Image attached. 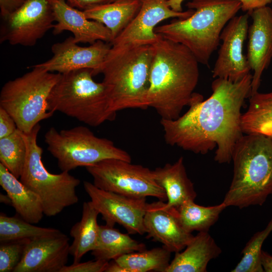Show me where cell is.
<instances>
[{"label":"cell","instance_id":"6da1fadb","mask_svg":"<svg viewBox=\"0 0 272 272\" xmlns=\"http://www.w3.org/2000/svg\"><path fill=\"white\" fill-rule=\"evenodd\" d=\"M252 79L250 73L237 82L215 78L212 94L205 100L194 93L184 114L174 120L161 119L167 144L202 155L216 149L215 161L230 163L244 134L241 109L251 95Z\"/></svg>","mask_w":272,"mask_h":272},{"label":"cell","instance_id":"7a4b0ae2","mask_svg":"<svg viewBox=\"0 0 272 272\" xmlns=\"http://www.w3.org/2000/svg\"><path fill=\"white\" fill-rule=\"evenodd\" d=\"M152 46L147 106L154 108L162 119H176L194 93L199 62L185 46L161 35Z\"/></svg>","mask_w":272,"mask_h":272},{"label":"cell","instance_id":"3957f363","mask_svg":"<svg viewBox=\"0 0 272 272\" xmlns=\"http://www.w3.org/2000/svg\"><path fill=\"white\" fill-rule=\"evenodd\" d=\"M186 6L194 11L190 17L174 19L157 26L155 32L184 45L199 63L208 66L220 44L223 29L241 9V3L238 0H192Z\"/></svg>","mask_w":272,"mask_h":272},{"label":"cell","instance_id":"277c9868","mask_svg":"<svg viewBox=\"0 0 272 272\" xmlns=\"http://www.w3.org/2000/svg\"><path fill=\"white\" fill-rule=\"evenodd\" d=\"M232 161L233 178L223 202L240 209L262 206L272 195V138L244 133Z\"/></svg>","mask_w":272,"mask_h":272},{"label":"cell","instance_id":"5b68a950","mask_svg":"<svg viewBox=\"0 0 272 272\" xmlns=\"http://www.w3.org/2000/svg\"><path fill=\"white\" fill-rule=\"evenodd\" d=\"M152 45L111 46L99 74L110 110L116 113L128 108H148L147 95L149 86Z\"/></svg>","mask_w":272,"mask_h":272},{"label":"cell","instance_id":"8992f818","mask_svg":"<svg viewBox=\"0 0 272 272\" xmlns=\"http://www.w3.org/2000/svg\"><path fill=\"white\" fill-rule=\"evenodd\" d=\"M47 99L48 110L59 111L92 126L115 119L103 82L93 79V71L81 69L60 74Z\"/></svg>","mask_w":272,"mask_h":272},{"label":"cell","instance_id":"52a82bcc","mask_svg":"<svg viewBox=\"0 0 272 272\" xmlns=\"http://www.w3.org/2000/svg\"><path fill=\"white\" fill-rule=\"evenodd\" d=\"M32 67L31 71L5 83L0 93V107L25 133L54 114L48 110L47 99L61 75L36 64Z\"/></svg>","mask_w":272,"mask_h":272},{"label":"cell","instance_id":"ba28073f","mask_svg":"<svg viewBox=\"0 0 272 272\" xmlns=\"http://www.w3.org/2000/svg\"><path fill=\"white\" fill-rule=\"evenodd\" d=\"M40 129L38 124L29 133H24L27 151L19 179L39 196L44 215L53 217L78 202L76 188L80 180L69 172L52 174L47 171L42 161L43 150L37 141Z\"/></svg>","mask_w":272,"mask_h":272},{"label":"cell","instance_id":"9c48e42d","mask_svg":"<svg viewBox=\"0 0 272 272\" xmlns=\"http://www.w3.org/2000/svg\"><path fill=\"white\" fill-rule=\"evenodd\" d=\"M44 141L61 171L86 167L107 159L131 162L126 151L116 147L110 140L97 137L84 126L59 131L50 127L44 135Z\"/></svg>","mask_w":272,"mask_h":272},{"label":"cell","instance_id":"30bf717a","mask_svg":"<svg viewBox=\"0 0 272 272\" xmlns=\"http://www.w3.org/2000/svg\"><path fill=\"white\" fill-rule=\"evenodd\" d=\"M97 187L123 195L152 196L166 201L164 190L154 179L152 170L143 165L118 159H107L86 167Z\"/></svg>","mask_w":272,"mask_h":272},{"label":"cell","instance_id":"8fae6325","mask_svg":"<svg viewBox=\"0 0 272 272\" xmlns=\"http://www.w3.org/2000/svg\"><path fill=\"white\" fill-rule=\"evenodd\" d=\"M54 22L52 0H25L15 13L1 19L0 42L33 46Z\"/></svg>","mask_w":272,"mask_h":272},{"label":"cell","instance_id":"7c38bea8","mask_svg":"<svg viewBox=\"0 0 272 272\" xmlns=\"http://www.w3.org/2000/svg\"><path fill=\"white\" fill-rule=\"evenodd\" d=\"M90 201L101 214L106 224H118L129 234L146 233L144 218L146 198H135L101 189L89 181L84 182Z\"/></svg>","mask_w":272,"mask_h":272},{"label":"cell","instance_id":"4fadbf2b","mask_svg":"<svg viewBox=\"0 0 272 272\" xmlns=\"http://www.w3.org/2000/svg\"><path fill=\"white\" fill-rule=\"evenodd\" d=\"M248 13L232 18L223 29L222 44L212 71L213 78L237 82L250 74L243 45L248 35Z\"/></svg>","mask_w":272,"mask_h":272},{"label":"cell","instance_id":"5bb4252c","mask_svg":"<svg viewBox=\"0 0 272 272\" xmlns=\"http://www.w3.org/2000/svg\"><path fill=\"white\" fill-rule=\"evenodd\" d=\"M137 15L127 26L112 41V46L153 45L161 37L155 32L157 25L169 18L184 19L194 10L177 12L172 9L168 0H141Z\"/></svg>","mask_w":272,"mask_h":272},{"label":"cell","instance_id":"9a60e30c","mask_svg":"<svg viewBox=\"0 0 272 272\" xmlns=\"http://www.w3.org/2000/svg\"><path fill=\"white\" fill-rule=\"evenodd\" d=\"M111 47L109 43L99 40L88 46H80L70 36L51 48L53 56L36 65L50 72L63 74L90 69L94 76L99 74L101 65Z\"/></svg>","mask_w":272,"mask_h":272},{"label":"cell","instance_id":"2e32d148","mask_svg":"<svg viewBox=\"0 0 272 272\" xmlns=\"http://www.w3.org/2000/svg\"><path fill=\"white\" fill-rule=\"evenodd\" d=\"M249 15L252 23L248 30L246 57L253 72L251 96L258 91L262 74L272 59V9L265 6Z\"/></svg>","mask_w":272,"mask_h":272},{"label":"cell","instance_id":"e0dca14e","mask_svg":"<svg viewBox=\"0 0 272 272\" xmlns=\"http://www.w3.org/2000/svg\"><path fill=\"white\" fill-rule=\"evenodd\" d=\"M147 238L163 244L171 252L184 249L194 236L181 225L175 208L162 200L147 203L144 218Z\"/></svg>","mask_w":272,"mask_h":272},{"label":"cell","instance_id":"ac0fdd59","mask_svg":"<svg viewBox=\"0 0 272 272\" xmlns=\"http://www.w3.org/2000/svg\"><path fill=\"white\" fill-rule=\"evenodd\" d=\"M69 241L64 234L30 240L13 272H60L67 262Z\"/></svg>","mask_w":272,"mask_h":272},{"label":"cell","instance_id":"d6986e66","mask_svg":"<svg viewBox=\"0 0 272 272\" xmlns=\"http://www.w3.org/2000/svg\"><path fill=\"white\" fill-rule=\"evenodd\" d=\"M52 6L56 22L52 28L54 35L68 31L72 33L77 43L91 44L99 40L111 43L109 30L102 24L87 18L84 11L71 6L64 0H52Z\"/></svg>","mask_w":272,"mask_h":272},{"label":"cell","instance_id":"ffe728a7","mask_svg":"<svg viewBox=\"0 0 272 272\" xmlns=\"http://www.w3.org/2000/svg\"><path fill=\"white\" fill-rule=\"evenodd\" d=\"M184 249L175 253L165 272H206L209 261L222 252L208 232H199Z\"/></svg>","mask_w":272,"mask_h":272},{"label":"cell","instance_id":"44dd1931","mask_svg":"<svg viewBox=\"0 0 272 272\" xmlns=\"http://www.w3.org/2000/svg\"><path fill=\"white\" fill-rule=\"evenodd\" d=\"M152 172L155 180L166 193L168 207L177 208L186 201L194 200L197 194L187 175L182 157L173 164L167 163L155 168Z\"/></svg>","mask_w":272,"mask_h":272},{"label":"cell","instance_id":"7402d4cb","mask_svg":"<svg viewBox=\"0 0 272 272\" xmlns=\"http://www.w3.org/2000/svg\"><path fill=\"white\" fill-rule=\"evenodd\" d=\"M0 185L10 198L11 205L22 219L33 224L41 220L44 214L39 196L1 163Z\"/></svg>","mask_w":272,"mask_h":272},{"label":"cell","instance_id":"603a6c76","mask_svg":"<svg viewBox=\"0 0 272 272\" xmlns=\"http://www.w3.org/2000/svg\"><path fill=\"white\" fill-rule=\"evenodd\" d=\"M141 5V0H117L95 6L84 12L89 19L107 28L113 41L134 19Z\"/></svg>","mask_w":272,"mask_h":272},{"label":"cell","instance_id":"cb8c5ba5","mask_svg":"<svg viewBox=\"0 0 272 272\" xmlns=\"http://www.w3.org/2000/svg\"><path fill=\"white\" fill-rule=\"evenodd\" d=\"M99 214L90 201L83 203L81 219L70 232L73 238L70 246V254L73 256L74 262H80L86 253L96 247L100 231L97 223Z\"/></svg>","mask_w":272,"mask_h":272},{"label":"cell","instance_id":"d4e9b609","mask_svg":"<svg viewBox=\"0 0 272 272\" xmlns=\"http://www.w3.org/2000/svg\"><path fill=\"white\" fill-rule=\"evenodd\" d=\"M145 249V244L131 238L128 233H122L113 226L106 224L100 225L98 243L91 254L95 259L109 261L124 254Z\"/></svg>","mask_w":272,"mask_h":272},{"label":"cell","instance_id":"484cf974","mask_svg":"<svg viewBox=\"0 0 272 272\" xmlns=\"http://www.w3.org/2000/svg\"><path fill=\"white\" fill-rule=\"evenodd\" d=\"M244 134H260L272 138V91H258L249 97L248 107L241 116Z\"/></svg>","mask_w":272,"mask_h":272},{"label":"cell","instance_id":"4316f807","mask_svg":"<svg viewBox=\"0 0 272 272\" xmlns=\"http://www.w3.org/2000/svg\"><path fill=\"white\" fill-rule=\"evenodd\" d=\"M221 203L210 207H203L187 201L176 208L179 220L184 229L188 232H208L217 221L221 212L226 208Z\"/></svg>","mask_w":272,"mask_h":272},{"label":"cell","instance_id":"83f0119b","mask_svg":"<svg viewBox=\"0 0 272 272\" xmlns=\"http://www.w3.org/2000/svg\"><path fill=\"white\" fill-rule=\"evenodd\" d=\"M171 253V251L162 246L131 252L114 260L126 272H165L170 262Z\"/></svg>","mask_w":272,"mask_h":272},{"label":"cell","instance_id":"f1b7e54d","mask_svg":"<svg viewBox=\"0 0 272 272\" xmlns=\"http://www.w3.org/2000/svg\"><path fill=\"white\" fill-rule=\"evenodd\" d=\"M22 218L0 215V241L20 239L34 240L63 234L58 229L34 226Z\"/></svg>","mask_w":272,"mask_h":272},{"label":"cell","instance_id":"f546056e","mask_svg":"<svg viewBox=\"0 0 272 272\" xmlns=\"http://www.w3.org/2000/svg\"><path fill=\"white\" fill-rule=\"evenodd\" d=\"M26 151L24 133L18 128L0 139V163L18 179L23 170Z\"/></svg>","mask_w":272,"mask_h":272},{"label":"cell","instance_id":"4dcf8cb0","mask_svg":"<svg viewBox=\"0 0 272 272\" xmlns=\"http://www.w3.org/2000/svg\"><path fill=\"white\" fill-rule=\"evenodd\" d=\"M272 232V218L266 227L255 233L243 249L242 257L231 271L232 272H263L261 262L262 245Z\"/></svg>","mask_w":272,"mask_h":272},{"label":"cell","instance_id":"1f68e13d","mask_svg":"<svg viewBox=\"0 0 272 272\" xmlns=\"http://www.w3.org/2000/svg\"><path fill=\"white\" fill-rule=\"evenodd\" d=\"M30 240L25 239L1 242L0 272L13 271L20 262L25 247Z\"/></svg>","mask_w":272,"mask_h":272},{"label":"cell","instance_id":"d6a6232c","mask_svg":"<svg viewBox=\"0 0 272 272\" xmlns=\"http://www.w3.org/2000/svg\"><path fill=\"white\" fill-rule=\"evenodd\" d=\"M109 261L95 259L86 262H73L65 265L60 272H104Z\"/></svg>","mask_w":272,"mask_h":272},{"label":"cell","instance_id":"836d02e7","mask_svg":"<svg viewBox=\"0 0 272 272\" xmlns=\"http://www.w3.org/2000/svg\"><path fill=\"white\" fill-rule=\"evenodd\" d=\"M185 0H168V4L173 10L177 12L183 11L182 3ZM242 4L241 10L249 14L255 9L267 6L272 2V0H238Z\"/></svg>","mask_w":272,"mask_h":272},{"label":"cell","instance_id":"e575fe53","mask_svg":"<svg viewBox=\"0 0 272 272\" xmlns=\"http://www.w3.org/2000/svg\"><path fill=\"white\" fill-rule=\"evenodd\" d=\"M17 128L16 123L12 116L0 107V139L11 134Z\"/></svg>","mask_w":272,"mask_h":272},{"label":"cell","instance_id":"d590c367","mask_svg":"<svg viewBox=\"0 0 272 272\" xmlns=\"http://www.w3.org/2000/svg\"><path fill=\"white\" fill-rule=\"evenodd\" d=\"M25 0H0L1 19L7 18L23 5Z\"/></svg>","mask_w":272,"mask_h":272},{"label":"cell","instance_id":"8d00e7d4","mask_svg":"<svg viewBox=\"0 0 272 272\" xmlns=\"http://www.w3.org/2000/svg\"><path fill=\"white\" fill-rule=\"evenodd\" d=\"M71 6L85 11L95 6L111 2V0H64Z\"/></svg>","mask_w":272,"mask_h":272},{"label":"cell","instance_id":"74e56055","mask_svg":"<svg viewBox=\"0 0 272 272\" xmlns=\"http://www.w3.org/2000/svg\"><path fill=\"white\" fill-rule=\"evenodd\" d=\"M261 262L264 271L272 272V256L262 251Z\"/></svg>","mask_w":272,"mask_h":272},{"label":"cell","instance_id":"f35d334b","mask_svg":"<svg viewBox=\"0 0 272 272\" xmlns=\"http://www.w3.org/2000/svg\"><path fill=\"white\" fill-rule=\"evenodd\" d=\"M104 272H126L125 269L114 260L109 262Z\"/></svg>","mask_w":272,"mask_h":272},{"label":"cell","instance_id":"ab89813d","mask_svg":"<svg viewBox=\"0 0 272 272\" xmlns=\"http://www.w3.org/2000/svg\"><path fill=\"white\" fill-rule=\"evenodd\" d=\"M111 2H113V1H117V0H111Z\"/></svg>","mask_w":272,"mask_h":272}]
</instances>
